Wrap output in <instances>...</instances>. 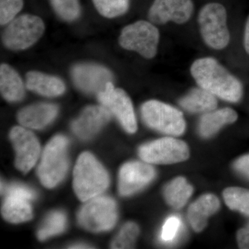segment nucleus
I'll list each match as a JSON object with an SVG mask.
<instances>
[{"mask_svg": "<svg viewBox=\"0 0 249 249\" xmlns=\"http://www.w3.org/2000/svg\"><path fill=\"white\" fill-rule=\"evenodd\" d=\"M190 73L197 86L227 102H240L244 94L242 81L227 67L211 56L192 62Z\"/></svg>", "mask_w": 249, "mask_h": 249, "instance_id": "obj_1", "label": "nucleus"}, {"mask_svg": "<svg viewBox=\"0 0 249 249\" xmlns=\"http://www.w3.org/2000/svg\"><path fill=\"white\" fill-rule=\"evenodd\" d=\"M199 34L206 47L214 51L227 48L231 42L227 7L219 1L203 5L197 15Z\"/></svg>", "mask_w": 249, "mask_h": 249, "instance_id": "obj_2", "label": "nucleus"}, {"mask_svg": "<svg viewBox=\"0 0 249 249\" xmlns=\"http://www.w3.org/2000/svg\"><path fill=\"white\" fill-rule=\"evenodd\" d=\"M109 183V176L103 165L89 152L82 154L73 171V188L80 200L98 196L107 189Z\"/></svg>", "mask_w": 249, "mask_h": 249, "instance_id": "obj_3", "label": "nucleus"}, {"mask_svg": "<svg viewBox=\"0 0 249 249\" xmlns=\"http://www.w3.org/2000/svg\"><path fill=\"white\" fill-rule=\"evenodd\" d=\"M119 42L122 48L137 52L144 58L150 60L158 53L160 30L150 20L136 21L122 29Z\"/></svg>", "mask_w": 249, "mask_h": 249, "instance_id": "obj_4", "label": "nucleus"}, {"mask_svg": "<svg viewBox=\"0 0 249 249\" xmlns=\"http://www.w3.org/2000/svg\"><path fill=\"white\" fill-rule=\"evenodd\" d=\"M141 112L145 124L161 133L179 136L186 130L182 111L168 103L150 100L142 105Z\"/></svg>", "mask_w": 249, "mask_h": 249, "instance_id": "obj_5", "label": "nucleus"}, {"mask_svg": "<svg viewBox=\"0 0 249 249\" xmlns=\"http://www.w3.org/2000/svg\"><path fill=\"white\" fill-rule=\"evenodd\" d=\"M66 137L58 135L47 144L42 154L37 169L41 183L49 188H53L62 181L68 168Z\"/></svg>", "mask_w": 249, "mask_h": 249, "instance_id": "obj_6", "label": "nucleus"}, {"mask_svg": "<svg viewBox=\"0 0 249 249\" xmlns=\"http://www.w3.org/2000/svg\"><path fill=\"white\" fill-rule=\"evenodd\" d=\"M45 24L38 16L24 14L15 18L3 32V43L11 50L31 47L43 35Z\"/></svg>", "mask_w": 249, "mask_h": 249, "instance_id": "obj_7", "label": "nucleus"}, {"mask_svg": "<svg viewBox=\"0 0 249 249\" xmlns=\"http://www.w3.org/2000/svg\"><path fill=\"white\" fill-rule=\"evenodd\" d=\"M78 219L82 227L91 231L110 230L117 220L116 202L107 196H96L82 208Z\"/></svg>", "mask_w": 249, "mask_h": 249, "instance_id": "obj_8", "label": "nucleus"}, {"mask_svg": "<svg viewBox=\"0 0 249 249\" xmlns=\"http://www.w3.org/2000/svg\"><path fill=\"white\" fill-rule=\"evenodd\" d=\"M139 155L144 161L155 164H173L189 158L186 142L173 137H164L142 145Z\"/></svg>", "mask_w": 249, "mask_h": 249, "instance_id": "obj_9", "label": "nucleus"}, {"mask_svg": "<svg viewBox=\"0 0 249 249\" xmlns=\"http://www.w3.org/2000/svg\"><path fill=\"white\" fill-rule=\"evenodd\" d=\"M101 105L114 114L124 130L133 134L137 130V122L132 101L124 89L114 88L112 82L98 93Z\"/></svg>", "mask_w": 249, "mask_h": 249, "instance_id": "obj_10", "label": "nucleus"}, {"mask_svg": "<svg viewBox=\"0 0 249 249\" xmlns=\"http://www.w3.org/2000/svg\"><path fill=\"white\" fill-rule=\"evenodd\" d=\"M195 9L194 0H153L147 18L157 26L169 22L182 25L191 20Z\"/></svg>", "mask_w": 249, "mask_h": 249, "instance_id": "obj_11", "label": "nucleus"}, {"mask_svg": "<svg viewBox=\"0 0 249 249\" xmlns=\"http://www.w3.org/2000/svg\"><path fill=\"white\" fill-rule=\"evenodd\" d=\"M10 139L16 152V166L22 173H28L40 155L38 141L32 132L19 126L11 129Z\"/></svg>", "mask_w": 249, "mask_h": 249, "instance_id": "obj_12", "label": "nucleus"}, {"mask_svg": "<svg viewBox=\"0 0 249 249\" xmlns=\"http://www.w3.org/2000/svg\"><path fill=\"white\" fill-rule=\"evenodd\" d=\"M75 85L82 91L98 93L106 89L112 82L113 76L107 69L94 64H80L73 67L71 72Z\"/></svg>", "mask_w": 249, "mask_h": 249, "instance_id": "obj_13", "label": "nucleus"}, {"mask_svg": "<svg viewBox=\"0 0 249 249\" xmlns=\"http://www.w3.org/2000/svg\"><path fill=\"white\" fill-rule=\"evenodd\" d=\"M155 176V169L147 163L139 161L125 163L119 172V193L123 196L134 194L147 186Z\"/></svg>", "mask_w": 249, "mask_h": 249, "instance_id": "obj_14", "label": "nucleus"}, {"mask_svg": "<svg viewBox=\"0 0 249 249\" xmlns=\"http://www.w3.org/2000/svg\"><path fill=\"white\" fill-rule=\"evenodd\" d=\"M111 118L110 111L103 106H90L71 124L73 132L83 139L97 133Z\"/></svg>", "mask_w": 249, "mask_h": 249, "instance_id": "obj_15", "label": "nucleus"}, {"mask_svg": "<svg viewBox=\"0 0 249 249\" xmlns=\"http://www.w3.org/2000/svg\"><path fill=\"white\" fill-rule=\"evenodd\" d=\"M58 114V107L51 103H37L23 108L18 114L19 124L28 128L39 129L51 124Z\"/></svg>", "mask_w": 249, "mask_h": 249, "instance_id": "obj_16", "label": "nucleus"}, {"mask_svg": "<svg viewBox=\"0 0 249 249\" xmlns=\"http://www.w3.org/2000/svg\"><path fill=\"white\" fill-rule=\"evenodd\" d=\"M220 207V201L213 194L201 196L190 206L188 211V222L196 232H201L206 228L208 219Z\"/></svg>", "mask_w": 249, "mask_h": 249, "instance_id": "obj_17", "label": "nucleus"}, {"mask_svg": "<svg viewBox=\"0 0 249 249\" xmlns=\"http://www.w3.org/2000/svg\"><path fill=\"white\" fill-rule=\"evenodd\" d=\"M179 106L192 114H206L217 107V98L200 87L193 88L178 101Z\"/></svg>", "mask_w": 249, "mask_h": 249, "instance_id": "obj_18", "label": "nucleus"}, {"mask_svg": "<svg viewBox=\"0 0 249 249\" xmlns=\"http://www.w3.org/2000/svg\"><path fill=\"white\" fill-rule=\"evenodd\" d=\"M238 115L230 107L214 109L203 114L199 123V132L204 138H209L217 133L227 124L235 123Z\"/></svg>", "mask_w": 249, "mask_h": 249, "instance_id": "obj_19", "label": "nucleus"}, {"mask_svg": "<svg viewBox=\"0 0 249 249\" xmlns=\"http://www.w3.org/2000/svg\"><path fill=\"white\" fill-rule=\"evenodd\" d=\"M26 87L28 89L47 97L60 96L65 91V84L58 77L38 71L27 73Z\"/></svg>", "mask_w": 249, "mask_h": 249, "instance_id": "obj_20", "label": "nucleus"}, {"mask_svg": "<svg viewBox=\"0 0 249 249\" xmlns=\"http://www.w3.org/2000/svg\"><path fill=\"white\" fill-rule=\"evenodd\" d=\"M0 89L3 97L9 102H18L24 96L25 89L22 78L9 65L0 67Z\"/></svg>", "mask_w": 249, "mask_h": 249, "instance_id": "obj_21", "label": "nucleus"}, {"mask_svg": "<svg viewBox=\"0 0 249 249\" xmlns=\"http://www.w3.org/2000/svg\"><path fill=\"white\" fill-rule=\"evenodd\" d=\"M29 201L22 196L6 195L1 208L3 217L11 223H21L30 220L33 213Z\"/></svg>", "mask_w": 249, "mask_h": 249, "instance_id": "obj_22", "label": "nucleus"}, {"mask_svg": "<svg viewBox=\"0 0 249 249\" xmlns=\"http://www.w3.org/2000/svg\"><path fill=\"white\" fill-rule=\"evenodd\" d=\"M193 193V188L182 177L174 178L164 190L165 201L175 209H181L188 202Z\"/></svg>", "mask_w": 249, "mask_h": 249, "instance_id": "obj_23", "label": "nucleus"}, {"mask_svg": "<svg viewBox=\"0 0 249 249\" xmlns=\"http://www.w3.org/2000/svg\"><path fill=\"white\" fill-rule=\"evenodd\" d=\"M223 196L229 209L249 216V190L230 187L224 190Z\"/></svg>", "mask_w": 249, "mask_h": 249, "instance_id": "obj_24", "label": "nucleus"}, {"mask_svg": "<svg viewBox=\"0 0 249 249\" xmlns=\"http://www.w3.org/2000/svg\"><path fill=\"white\" fill-rule=\"evenodd\" d=\"M66 223V217L63 213L60 211L51 213L37 232V237L40 240H45L61 233L65 230Z\"/></svg>", "mask_w": 249, "mask_h": 249, "instance_id": "obj_25", "label": "nucleus"}, {"mask_svg": "<svg viewBox=\"0 0 249 249\" xmlns=\"http://www.w3.org/2000/svg\"><path fill=\"white\" fill-rule=\"evenodd\" d=\"M92 2L103 17L114 18L127 12L131 0H92Z\"/></svg>", "mask_w": 249, "mask_h": 249, "instance_id": "obj_26", "label": "nucleus"}, {"mask_svg": "<svg viewBox=\"0 0 249 249\" xmlns=\"http://www.w3.org/2000/svg\"><path fill=\"white\" fill-rule=\"evenodd\" d=\"M52 7L59 17L64 20H75L79 18L80 4L79 0H49Z\"/></svg>", "mask_w": 249, "mask_h": 249, "instance_id": "obj_27", "label": "nucleus"}, {"mask_svg": "<svg viewBox=\"0 0 249 249\" xmlns=\"http://www.w3.org/2000/svg\"><path fill=\"white\" fill-rule=\"evenodd\" d=\"M139 229L138 226L134 222H128L124 224L119 232V235L111 244L112 249H131L134 247L138 237Z\"/></svg>", "mask_w": 249, "mask_h": 249, "instance_id": "obj_28", "label": "nucleus"}, {"mask_svg": "<svg viewBox=\"0 0 249 249\" xmlns=\"http://www.w3.org/2000/svg\"><path fill=\"white\" fill-rule=\"evenodd\" d=\"M24 0H0V22L9 24L22 9Z\"/></svg>", "mask_w": 249, "mask_h": 249, "instance_id": "obj_29", "label": "nucleus"}, {"mask_svg": "<svg viewBox=\"0 0 249 249\" xmlns=\"http://www.w3.org/2000/svg\"><path fill=\"white\" fill-rule=\"evenodd\" d=\"M181 227V221L178 217L173 216L165 221L161 231L162 240L165 242H171L176 237Z\"/></svg>", "mask_w": 249, "mask_h": 249, "instance_id": "obj_30", "label": "nucleus"}, {"mask_svg": "<svg viewBox=\"0 0 249 249\" xmlns=\"http://www.w3.org/2000/svg\"><path fill=\"white\" fill-rule=\"evenodd\" d=\"M6 195H14V196H22L30 201L35 199L36 196L35 192L27 186L19 184L11 185L8 187L6 188Z\"/></svg>", "mask_w": 249, "mask_h": 249, "instance_id": "obj_31", "label": "nucleus"}, {"mask_svg": "<svg viewBox=\"0 0 249 249\" xmlns=\"http://www.w3.org/2000/svg\"><path fill=\"white\" fill-rule=\"evenodd\" d=\"M237 240L240 249H249V223L238 231Z\"/></svg>", "mask_w": 249, "mask_h": 249, "instance_id": "obj_32", "label": "nucleus"}, {"mask_svg": "<svg viewBox=\"0 0 249 249\" xmlns=\"http://www.w3.org/2000/svg\"><path fill=\"white\" fill-rule=\"evenodd\" d=\"M234 168L237 172L249 178V155L243 156L236 160Z\"/></svg>", "mask_w": 249, "mask_h": 249, "instance_id": "obj_33", "label": "nucleus"}, {"mask_svg": "<svg viewBox=\"0 0 249 249\" xmlns=\"http://www.w3.org/2000/svg\"><path fill=\"white\" fill-rule=\"evenodd\" d=\"M244 47L245 52L249 55V15L245 22V31H244Z\"/></svg>", "mask_w": 249, "mask_h": 249, "instance_id": "obj_34", "label": "nucleus"}, {"mask_svg": "<svg viewBox=\"0 0 249 249\" xmlns=\"http://www.w3.org/2000/svg\"><path fill=\"white\" fill-rule=\"evenodd\" d=\"M71 248L73 249H88L89 247H87L85 245H75L73 246V247H71Z\"/></svg>", "mask_w": 249, "mask_h": 249, "instance_id": "obj_35", "label": "nucleus"}]
</instances>
